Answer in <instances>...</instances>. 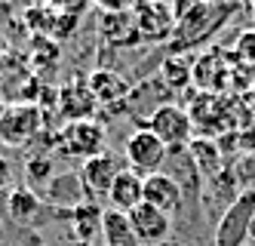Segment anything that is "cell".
<instances>
[{"label": "cell", "mask_w": 255, "mask_h": 246, "mask_svg": "<svg viewBox=\"0 0 255 246\" xmlns=\"http://www.w3.org/2000/svg\"><path fill=\"white\" fill-rule=\"evenodd\" d=\"M123 157H126V169H132V173H138L141 179H148L154 173H163L166 157H169V148L163 145L148 126H138L132 136L126 139Z\"/></svg>", "instance_id": "obj_1"}, {"label": "cell", "mask_w": 255, "mask_h": 246, "mask_svg": "<svg viewBox=\"0 0 255 246\" xmlns=\"http://www.w3.org/2000/svg\"><path fill=\"white\" fill-rule=\"evenodd\" d=\"M252 222H255V185L249 191L237 194V200L225 210L215 231V246H243V240L252 234Z\"/></svg>", "instance_id": "obj_2"}, {"label": "cell", "mask_w": 255, "mask_h": 246, "mask_svg": "<svg viewBox=\"0 0 255 246\" xmlns=\"http://www.w3.org/2000/svg\"><path fill=\"white\" fill-rule=\"evenodd\" d=\"M148 129L169 151L188 148L194 142V117L188 114V111H181L178 105H160L151 114V120H148Z\"/></svg>", "instance_id": "obj_3"}, {"label": "cell", "mask_w": 255, "mask_h": 246, "mask_svg": "<svg viewBox=\"0 0 255 246\" xmlns=\"http://www.w3.org/2000/svg\"><path fill=\"white\" fill-rule=\"evenodd\" d=\"M59 142L62 148L68 151V154H74V157H96L105 151V126L99 120H68L65 129L59 132Z\"/></svg>", "instance_id": "obj_4"}, {"label": "cell", "mask_w": 255, "mask_h": 246, "mask_svg": "<svg viewBox=\"0 0 255 246\" xmlns=\"http://www.w3.org/2000/svg\"><path fill=\"white\" fill-rule=\"evenodd\" d=\"M40 108L31 105V102H22V105H9L3 111V117H0V142L3 145H25L37 136L40 129Z\"/></svg>", "instance_id": "obj_5"}, {"label": "cell", "mask_w": 255, "mask_h": 246, "mask_svg": "<svg viewBox=\"0 0 255 246\" xmlns=\"http://www.w3.org/2000/svg\"><path fill=\"white\" fill-rule=\"evenodd\" d=\"M120 173H123V166H120V160L111 154V151H102V154L83 160V166H80V182H83L86 197H108V194H111L114 179Z\"/></svg>", "instance_id": "obj_6"}, {"label": "cell", "mask_w": 255, "mask_h": 246, "mask_svg": "<svg viewBox=\"0 0 255 246\" xmlns=\"http://www.w3.org/2000/svg\"><path fill=\"white\" fill-rule=\"evenodd\" d=\"M126 216H129V225H132V231H135L141 246H160L172 234V216L154 210L151 203H138L135 210L126 213Z\"/></svg>", "instance_id": "obj_7"}, {"label": "cell", "mask_w": 255, "mask_h": 246, "mask_svg": "<svg viewBox=\"0 0 255 246\" xmlns=\"http://www.w3.org/2000/svg\"><path fill=\"white\" fill-rule=\"evenodd\" d=\"M144 203H151L154 210L175 216L185 203V188H181L169 173H154L144 179Z\"/></svg>", "instance_id": "obj_8"}, {"label": "cell", "mask_w": 255, "mask_h": 246, "mask_svg": "<svg viewBox=\"0 0 255 246\" xmlns=\"http://www.w3.org/2000/svg\"><path fill=\"white\" fill-rule=\"evenodd\" d=\"M108 200H111V210H120V213H132L138 203H144V179L138 173H132V169L123 166V173L114 179L111 185V194H108Z\"/></svg>", "instance_id": "obj_9"}, {"label": "cell", "mask_w": 255, "mask_h": 246, "mask_svg": "<svg viewBox=\"0 0 255 246\" xmlns=\"http://www.w3.org/2000/svg\"><path fill=\"white\" fill-rule=\"evenodd\" d=\"M46 200L49 203H65V206H80L86 200V191H83V182H80V173H59L52 176L49 185H46Z\"/></svg>", "instance_id": "obj_10"}, {"label": "cell", "mask_w": 255, "mask_h": 246, "mask_svg": "<svg viewBox=\"0 0 255 246\" xmlns=\"http://www.w3.org/2000/svg\"><path fill=\"white\" fill-rule=\"evenodd\" d=\"M102 240H105V246H141L135 231H132V225H129V216L120 213V210H105Z\"/></svg>", "instance_id": "obj_11"}, {"label": "cell", "mask_w": 255, "mask_h": 246, "mask_svg": "<svg viewBox=\"0 0 255 246\" xmlns=\"http://www.w3.org/2000/svg\"><path fill=\"white\" fill-rule=\"evenodd\" d=\"M188 154H191L197 173L203 179H215V176L225 173L222 169V148H218L212 139H194L188 145Z\"/></svg>", "instance_id": "obj_12"}, {"label": "cell", "mask_w": 255, "mask_h": 246, "mask_svg": "<svg viewBox=\"0 0 255 246\" xmlns=\"http://www.w3.org/2000/svg\"><path fill=\"white\" fill-rule=\"evenodd\" d=\"M102 210L93 203V200H83L80 206L71 210V228L77 234V243H89L96 237V231H102Z\"/></svg>", "instance_id": "obj_13"}, {"label": "cell", "mask_w": 255, "mask_h": 246, "mask_svg": "<svg viewBox=\"0 0 255 246\" xmlns=\"http://www.w3.org/2000/svg\"><path fill=\"white\" fill-rule=\"evenodd\" d=\"M6 213L12 222L28 225L34 216L40 213V197L31 191V188H12L9 197H6Z\"/></svg>", "instance_id": "obj_14"}, {"label": "cell", "mask_w": 255, "mask_h": 246, "mask_svg": "<svg viewBox=\"0 0 255 246\" xmlns=\"http://www.w3.org/2000/svg\"><path fill=\"white\" fill-rule=\"evenodd\" d=\"M28 182H34V185H49V179H52V163H49V157H34V160H28Z\"/></svg>", "instance_id": "obj_15"}, {"label": "cell", "mask_w": 255, "mask_h": 246, "mask_svg": "<svg viewBox=\"0 0 255 246\" xmlns=\"http://www.w3.org/2000/svg\"><path fill=\"white\" fill-rule=\"evenodd\" d=\"M166 80H172L175 86H185L188 83V68L178 65V62H169L166 65Z\"/></svg>", "instance_id": "obj_16"}, {"label": "cell", "mask_w": 255, "mask_h": 246, "mask_svg": "<svg viewBox=\"0 0 255 246\" xmlns=\"http://www.w3.org/2000/svg\"><path fill=\"white\" fill-rule=\"evenodd\" d=\"M9 179H12V166H9V160L0 154V191L9 185Z\"/></svg>", "instance_id": "obj_17"}, {"label": "cell", "mask_w": 255, "mask_h": 246, "mask_svg": "<svg viewBox=\"0 0 255 246\" xmlns=\"http://www.w3.org/2000/svg\"><path fill=\"white\" fill-rule=\"evenodd\" d=\"M200 3H209L212 6V3H222V0H200Z\"/></svg>", "instance_id": "obj_18"}, {"label": "cell", "mask_w": 255, "mask_h": 246, "mask_svg": "<svg viewBox=\"0 0 255 246\" xmlns=\"http://www.w3.org/2000/svg\"><path fill=\"white\" fill-rule=\"evenodd\" d=\"M3 111H6V105H3V102H0V117H3Z\"/></svg>", "instance_id": "obj_19"}, {"label": "cell", "mask_w": 255, "mask_h": 246, "mask_svg": "<svg viewBox=\"0 0 255 246\" xmlns=\"http://www.w3.org/2000/svg\"><path fill=\"white\" fill-rule=\"evenodd\" d=\"M252 237H255V225H252Z\"/></svg>", "instance_id": "obj_20"}, {"label": "cell", "mask_w": 255, "mask_h": 246, "mask_svg": "<svg viewBox=\"0 0 255 246\" xmlns=\"http://www.w3.org/2000/svg\"><path fill=\"white\" fill-rule=\"evenodd\" d=\"M77 246H89V243H77Z\"/></svg>", "instance_id": "obj_21"}, {"label": "cell", "mask_w": 255, "mask_h": 246, "mask_svg": "<svg viewBox=\"0 0 255 246\" xmlns=\"http://www.w3.org/2000/svg\"><path fill=\"white\" fill-rule=\"evenodd\" d=\"M252 9H255V3H252Z\"/></svg>", "instance_id": "obj_22"}]
</instances>
